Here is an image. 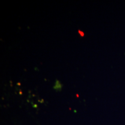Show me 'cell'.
Segmentation results:
<instances>
[{"mask_svg":"<svg viewBox=\"0 0 125 125\" xmlns=\"http://www.w3.org/2000/svg\"><path fill=\"white\" fill-rule=\"evenodd\" d=\"M78 33L80 34V35L82 37H84V35H85V34H84V32H83L82 31L80 30H78Z\"/></svg>","mask_w":125,"mask_h":125,"instance_id":"7a4b0ae2","label":"cell"},{"mask_svg":"<svg viewBox=\"0 0 125 125\" xmlns=\"http://www.w3.org/2000/svg\"><path fill=\"white\" fill-rule=\"evenodd\" d=\"M62 85L61 84L60 81L58 80H56L55 84H54V86H53V89L56 91H60L62 90Z\"/></svg>","mask_w":125,"mask_h":125,"instance_id":"6da1fadb","label":"cell"}]
</instances>
